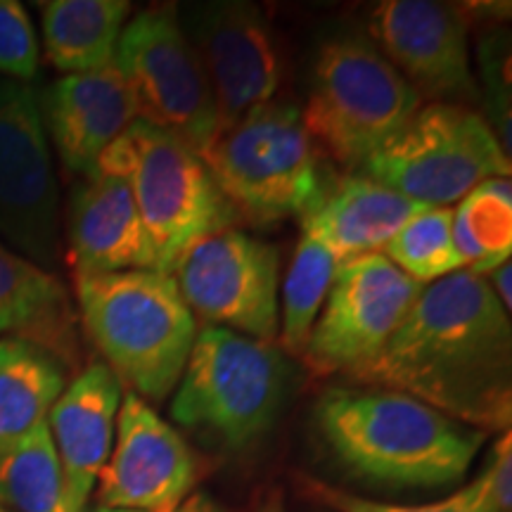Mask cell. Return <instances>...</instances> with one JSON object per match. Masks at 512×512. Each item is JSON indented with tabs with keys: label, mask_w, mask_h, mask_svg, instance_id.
Wrapping results in <instances>:
<instances>
[{
	"label": "cell",
	"mask_w": 512,
	"mask_h": 512,
	"mask_svg": "<svg viewBox=\"0 0 512 512\" xmlns=\"http://www.w3.org/2000/svg\"><path fill=\"white\" fill-rule=\"evenodd\" d=\"M287 377L285 356L271 342L207 325L197 330L171 401V418L238 451L273 427Z\"/></svg>",
	"instance_id": "7"
},
{
	"label": "cell",
	"mask_w": 512,
	"mask_h": 512,
	"mask_svg": "<svg viewBox=\"0 0 512 512\" xmlns=\"http://www.w3.org/2000/svg\"><path fill=\"white\" fill-rule=\"evenodd\" d=\"M510 155L482 114L460 105L420 107L354 174L425 207H451L489 178H510Z\"/></svg>",
	"instance_id": "8"
},
{
	"label": "cell",
	"mask_w": 512,
	"mask_h": 512,
	"mask_svg": "<svg viewBox=\"0 0 512 512\" xmlns=\"http://www.w3.org/2000/svg\"><path fill=\"white\" fill-rule=\"evenodd\" d=\"M41 112L62 164L83 176L93 174L102 152L138 119L128 83L114 64L57 79L41 98Z\"/></svg>",
	"instance_id": "17"
},
{
	"label": "cell",
	"mask_w": 512,
	"mask_h": 512,
	"mask_svg": "<svg viewBox=\"0 0 512 512\" xmlns=\"http://www.w3.org/2000/svg\"><path fill=\"white\" fill-rule=\"evenodd\" d=\"M38 72V38L17 0H0V74L19 83Z\"/></svg>",
	"instance_id": "29"
},
{
	"label": "cell",
	"mask_w": 512,
	"mask_h": 512,
	"mask_svg": "<svg viewBox=\"0 0 512 512\" xmlns=\"http://www.w3.org/2000/svg\"><path fill=\"white\" fill-rule=\"evenodd\" d=\"M337 266L339 261L330 249L302 233L283 287V325L278 335L287 354L302 356L335 280Z\"/></svg>",
	"instance_id": "25"
},
{
	"label": "cell",
	"mask_w": 512,
	"mask_h": 512,
	"mask_svg": "<svg viewBox=\"0 0 512 512\" xmlns=\"http://www.w3.org/2000/svg\"><path fill=\"white\" fill-rule=\"evenodd\" d=\"M420 107L415 88L370 38L342 34L318 50L302 119L318 150L358 171Z\"/></svg>",
	"instance_id": "6"
},
{
	"label": "cell",
	"mask_w": 512,
	"mask_h": 512,
	"mask_svg": "<svg viewBox=\"0 0 512 512\" xmlns=\"http://www.w3.org/2000/svg\"><path fill=\"white\" fill-rule=\"evenodd\" d=\"M121 406V382L105 363L83 366L48 413V430L60 458L69 512H86L112 453Z\"/></svg>",
	"instance_id": "16"
},
{
	"label": "cell",
	"mask_w": 512,
	"mask_h": 512,
	"mask_svg": "<svg viewBox=\"0 0 512 512\" xmlns=\"http://www.w3.org/2000/svg\"><path fill=\"white\" fill-rule=\"evenodd\" d=\"M299 484H302V491L311 501L325 505L332 512H501L484 472L477 479H472L470 484L460 486L456 494L444 498V501L427 505H392L370 501V498L349 494V491L320 482L316 477L304 475L299 477Z\"/></svg>",
	"instance_id": "27"
},
{
	"label": "cell",
	"mask_w": 512,
	"mask_h": 512,
	"mask_svg": "<svg viewBox=\"0 0 512 512\" xmlns=\"http://www.w3.org/2000/svg\"><path fill=\"white\" fill-rule=\"evenodd\" d=\"M422 287L382 252L342 261L302 351L304 363L320 375L354 377L399 330Z\"/></svg>",
	"instance_id": "10"
},
{
	"label": "cell",
	"mask_w": 512,
	"mask_h": 512,
	"mask_svg": "<svg viewBox=\"0 0 512 512\" xmlns=\"http://www.w3.org/2000/svg\"><path fill=\"white\" fill-rule=\"evenodd\" d=\"M0 505L15 512H69L48 422L0 456Z\"/></svg>",
	"instance_id": "24"
},
{
	"label": "cell",
	"mask_w": 512,
	"mask_h": 512,
	"mask_svg": "<svg viewBox=\"0 0 512 512\" xmlns=\"http://www.w3.org/2000/svg\"><path fill=\"white\" fill-rule=\"evenodd\" d=\"M69 370L53 354L24 339H0V456L48 422L67 389Z\"/></svg>",
	"instance_id": "22"
},
{
	"label": "cell",
	"mask_w": 512,
	"mask_h": 512,
	"mask_svg": "<svg viewBox=\"0 0 512 512\" xmlns=\"http://www.w3.org/2000/svg\"><path fill=\"white\" fill-rule=\"evenodd\" d=\"M128 15L131 3L126 0L41 3L43 41L50 64L64 74H86L110 67Z\"/></svg>",
	"instance_id": "21"
},
{
	"label": "cell",
	"mask_w": 512,
	"mask_h": 512,
	"mask_svg": "<svg viewBox=\"0 0 512 512\" xmlns=\"http://www.w3.org/2000/svg\"><path fill=\"white\" fill-rule=\"evenodd\" d=\"M114 67L128 83L138 121L171 133L197 155L207 150L219 131L214 95L176 10L138 12L121 31Z\"/></svg>",
	"instance_id": "9"
},
{
	"label": "cell",
	"mask_w": 512,
	"mask_h": 512,
	"mask_svg": "<svg viewBox=\"0 0 512 512\" xmlns=\"http://www.w3.org/2000/svg\"><path fill=\"white\" fill-rule=\"evenodd\" d=\"M183 31L209 79L219 131L278 93L285 74L283 50L256 5L242 0L192 5Z\"/></svg>",
	"instance_id": "13"
},
{
	"label": "cell",
	"mask_w": 512,
	"mask_h": 512,
	"mask_svg": "<svg viewBox=\"0 0 512 512\" xmlns=\"http://www.w3.org/2000/svg\"><path fill=\"white\" fill-rule=\"evenodd\" d=\"M259 512H285V510H283V503H280V498L275 496V498H271V501H268Z\"/></svg>",
	"instance_id": "33"
},
{
	"label": "cell",
	"mask_w": 512,
	"mask_h": 512,
	"mask_svg": "<svg viewBox=\"0 0 512 512\" xmlns=\"http://www.w3.org/2000/svg\"><path fill=\"white\" fill-rule=\"evenodd\" d=\"M83 330L121 387L162 401L176 389L197 337L174 275L124 271L76 278Z\"/></svg>",
	"instance_id": "3"
},
{
	"label": "cell",
	"mask_w": 512,
	"mask_h": 512,
	"mask_svg": "<svg viewBox=\"0 0 512 512\" xmlns=\"http://www.w3.org/2000/svg\"><path fill=\"white\" fill-rule=\"evenodd\" d=\"M491 275V290L498 297V302L503 304V309L510 313V306H512V292H510V275H512V268H510V261H505L494 271L489 273Z\"/></svg>",
	"instance_id": "31"
},
{
	"label": "cell",
	"mask_w": 512,
	"mask_h": 512,
	"mask_svg": "<svg viewBox=\"0 0 512 512\" xmlns=\"http://www.w3.org/2000/svg\"><path fill=\"white\" fill-rule=\"evenodd\" d=\"M425 209L387 185L349 174L325 188L302 216V233L342 261L380 252L399 230Z\"/></svg>",
	"instance_id": "20"
},
{
	"label": "cell",
	"mask_w": 512,
	"mask_h": 512,
	"mask_svg": "<svg viewBox=\"0 0 512 512\" xmlns=\"http://www.w3.org/2000/svg\"><path fill=\"white\" fill-rule=\"evenodd\" d=\"M79 332V318L62 280L0 242V339L36 344L69 373H81Z\"/></svg>",
	"instance_id": "19"
},
{
	"label": "cell",
	"mask_w": 512,
	"mask_h": 512,
	"mask_svg": "<svg viewBox=\"0 0 512 512\" xmlns=\"http://www.w3.org/2000/svg\"><path fill=\"white\" fill-rule=\"evenodd\" d=\"M0 512H12V510H8V508H5V505H0Z\"/></svg>",
	"instance_id": "34"
},
{
	"label": "cell",
	"mask_w": 512,
	"mask_h": 512,
	"mask_svg": "<svg viewBox=\"0 0 512 512\" xmlns=\"http://www.w3.org/2000/svg\"><path fill=\"white\" fill-rule=\"evenodd\" d=\"M451 233L467 271L489 275L512 254V183L489 178L453 209Z\"/></svg>",
	"instance_id": "23"
},
{
	"label": "cell",
	"mask_w": 512,
	"mask_h": 512,
	"mask_svg": "<svg viewBox=\"0 0 512 512\" xmlns=\"http://www.w3.org/2000/svg\"><path fill=\"white\" fill-rule=\"evenodd\" d=\"M316 422L358 477L396 489H439L467 475L486 432L394 389H330Z\"/></svg>",
	"instance_id": "2"
},
{
	"label": "cell",
	"mask_w": 512,
	"mask_h": 512,
	"mask_svg": "<svg viewBox=\"0 0 512 512\" xmlns=\"http://www.w3.org/2000/svg\"><path fill=\"white\" fill-rule=\"evenodd\" d=\"M117 441L98 477L105 510L171 512L197 482V458L169 422L136 394H126L117 415Z\"/></svg>",
	"instance_id": "14"
},
{
	"label": "cell",
	"mask_w": 512,
	"mask_h": 512,
	"mask_svg": "<svg viewBox=\"0 0 512 512\" xmlns=\"http://www.w3.org/2000/svg\"><path fill=\"white\" fill-rule=\"evenodd\" d=\"M370 36L420 98H475L465 10L434 0H384L370 10Z\"/></svg>",
	"instance_id": "15"
},
{
	"label": "cell",
	"mask_w": 512,
	"mask_h": 512,
	"mask_svg": "<svg viewBox=\"0 0 512 512\" xmlns=\"http://www.w3.org/2000/svg\"><path fill=\"white\" fill-rule=\"evenodd\" d=\"M98 512H124V510H105L100 508ZM171 512H228L226 508L219 501H214V498L207 496V494H190L185 501L174 508Z\"/></svg>",
	"instance_id": "32"
},
{
	"label": "cell",
	"mask_w": 512,
	"mask_h": 512,
	"mask_svg": "<svg viewBox=\"0 0 512 512\" xmlns=\"http://www.w3.org/2000/svg\"><path fill=\"white\" fill-rule=\"evenodd\" d=\"M69 266L76 278L157 271V254L124 178L88 176L69 211Z\"/></svg>",
	"instance_id": "18"
},
{
	"label": "cell",
	"mask_w": 512,
	"mask_h": 512,
	"mask_svg": "<svg viewBox=\"0 0 512 512\" xmlns=\"http://www.w3.org/2000/svg\"><path fill=\"white\" fill-rule=\"evenodd\" d=\"M91 176L124 178L157 254V271L174 275L183 254L240 216L192 147L133 121L102 152Z\"/></svg>",
	"instance_id": "4"
},
{
	"label": "cell",
	"mask_w": 512,
	"mask_h": 512,
	"mask_svg": "<svg viewBox=\"0 0 512 512\" xmlns=\"http://www.w3.org/2000/svg\"><path fill=\"white\" fill-rule=\"evenodd\" d=\"M486 479H489L491 494L501 512L512 510V448H510V430L496 441L494 451L486 460Z\"/></svg>",
	"instance_id": "30"
},
{
	"label": "cell",
	"mask_w": 512,
	"mask_h": 512,
	"mask_svg": "<svg viewBox=\"0 0 512 512\" xmlns=\"http://www.w3.org/2000/svg\"><path fill=\"white\" fill-rule=\"evenodd\" d=\"M486 100L491 105L494 133L510 155V38L508 31H494L479 43Z\"/></svg>",
	"instance_id": "28"
},
{
	"label": "cell",
	"mask_w": 512,
	"mask_h": 512,
	"mask_svg": "<svg viewBox=\"0 0 512 512\" xmlns=\"http://www.w3.org/2000/svg\"><path fill=\"white\" fill-rule=\"evenodd\" d=\"M200 157L235 214L259 226L302 219L328 188L320 150L292 102L254 107L216 131Z\"/></svg>",
	"instance_id": "5"
},
{
	"label": "cell",
	"mask_w": 512,
	"mask_h": 512,
	"mask_svg": "<svg viewBox=\"0 0 512 512\" xmlns=\"http://www.w3.org/2000/svg\"><path fill=\"white\" fill-rule=\"evenodd\" d=\"M451 207H425L384 245V256L420 285L465 268L451 233Z\"/></svg>",
	"instance_id": "26"
},
{
	"label": "cell",
	"mask_w": 512,
	"mask_h": 512,
	"mask_svg": "<svg viewBox=\"0 0 512 512\" xmlns=\"http://www.w3.org/2000/svg\"><path fill=\"white\" fill-rule=\"evenodd\" d=\"M358 382L408 394L489 434L512 420V323L489 280L467 271L422 287Z\"/></svg>",
	"instance_id": "1"
},
{
	"label": "cell",
	"mask_w": 512,
	"mask_h": 512,
	"mask_svg": "<svg viewBox=\"0 0 512 512\" xmlns=\"http://www.w3.org/2000/svg\"><path fill=\"white\" fill-rule=\"evenodd\" d=\"M0 238L38 266L60 254V195L50 162L41 98L0 81Z\"/></svg>",
	"instance_id": "11"
},
{
	"label": "cell",
	"mask_w": 512,
	"mask_h": 512,
	"mask_svg": "<svg viewBox=\"0 0 512 512\" xmlns=\"http://www.w3.org/2000/svg\"><path fill=\"white\" fill-rule=\"evenodd\" d=\"M174 280L192 313L219 328L271 342L280 332V256L238 228L195 242L178 261Z\"/></svg>",
	"instance_id": "12"
}]
</instances>
